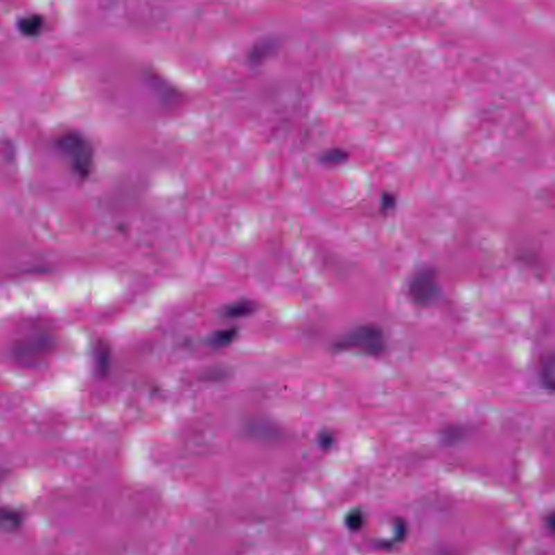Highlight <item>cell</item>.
I'll list each match as a JSON object with an SVG mask.
<instances>
[{
  "instance_id": "e0dca14e",
  "label": "cell",
  "mask_w": 555,
  "mask_h": 555,
  "mask_svg": "<svg viewBox=\"0 0 555 555\" xmlns=\"http://www.w3.org/2000/svg\"><path fill=\"white\" fill-rule=\"evenodd\" d=\"M234 335V334H232L231 331L222 332V335H216V337H215L214 344H217L218 346H222V345L224 344V337H232Z\"/></svg>"
},
{
  "instance_id": "ba28073f",
  "label": "cell",
  "mask_w": 555,
  "mask_h": 555,
  "mask_svg": "<svg viewBox=\"0 0 555 555\" xmlns=\"http://www.w3.org/2000/svg\"><path fill=\"white\" fill-rule=\"evenodd\" d=\"M393 527V537H391L389 540L381 541L380 547H381L382 549L391 550V549L395 548L396 545H400V543L406 540L409 531V526L406 520H403V518H396V520H394Z\"/></svg>"
},
{
  "instance_id": "3957f363",
  "label": "cell",
  "mask_w": 555,
  "mask_h": 555,
  "mask_svg": "<svg viewBox=\"0 0 555 555\" xmlns=\"http://www.w3.org/2000/svg\"><path fill=\"white\" fill-rule=\"evenodd\" d=\"M406 293L409 301L416 308H433L443 297L439 269L433 265L416 267L409 276Z\"/></svg>"
},
{
  "instance_id": "2e32d148",
  "label": "cell",
  "mask_w": 555,
  "mask_h": 555,
  "mask_svg": "<svg viewBox=\"0 0 555 555\" xmlns=\"http://www.w3.org/2000/svg\"><path fill=\"white\" fill-rule=\"evenodd\" d=\"M252 310V306L249 303H238L237 305L230 307L227 315L231 317L245 316Z\"/></svg>"
},
{
  "instance_id": "8992f818",
  "label": "cell",
  "mask_w": 555,
  "mask_h": 555,
  "mask_svg": "<svg viewBox=\"0 0 555 555\" xmlns=\"http://www.w3.org/2000/svg\"><path fill=\"white\" fill-rule=\"evenodd\" d=\"M24 524V516L11 506H0V533H17Z\"/></svg>"
},
{
  "instance_id": "7c38bea8",
  "label": "cell",
  "mask_w": 555,
  "mask_h": 555,
  "mask_svg": "<svg viewBox=\"0 0 555 555\" xmlns=\"http://www.w3.org/2000/svg\"><path fill=\"white\" fill-rule=\"evenodd\" d=\"M349 155L346 150L342 148H332L328 149L320 155V162L326 166H337L343 164L349 159Z\"/></svg>"
},
{
  "instance_id": "7a4b0ae2",
  "label": "cell",
  "mask_w": 555,
  "mask_h": 555,
  "mask_svg": "<svg viewBox=\"0 0 555 555\" xmlns=\"http://www.w3.org/2000/svg\"><path fill=\"white\" fill-rule=\"evenodd\" d=\"M57 344L55 332L46 328L34 330L13 342L10 347L11 360L20 368H39L53 355Z\"/></svg>"
},
{
  "instance_id": "5b68a950",
  "label": "cell",
  "mask_w": 555,
  "mask_h": 555,
  "mask_svg": "<svg viewBox=\"0 0 555 555\" xmlns=\"http://www.w3.org/2000/svg\"><path fill=\"white\" fill-rule=\"evenodd\" d=\"M538 381L545 393L552 395L555 389V357L553 351H549L541 357L538 364Z\"/></svg>"
},
{
  "instance_id": "8fae6325",
  "label": "cell",
  "mask_w": 555,
  "mask_h": 555,
  "mask_svg": "<svg viewBox=\"0 0 555 555\" xmlns=\"http://www.w3.org/2000/svg\"><path fill=\"white\" fill-rule=\"evenodd\" d=\"M367 522V514L361 508H354L346 513L344 518V524L351 531H359L364 527Z\"/></svg>"
},
{
  "instance_id": "277c9868",
  "label": "cell",
  "mask_w": 555,
  "mask_h": 555,
  "mask_svg": "<svg viewBox=\"0 0 555 555\" xmlns=\"http://www.w3.org/2000/svg\"><path fill=\"white\" fill-rule=\"evenodd\" d=\"M55 145L78 178L89 177L95 165V149L87 137L80 132L70 130L59 136Z\"/></svg>"
},
{
  "instance_id": "ac0fdd59",
  "label": "cell",
  "mask_w": 555,
  "mask_h": 555,
  "mask_svg": "<svg viewBox=\"0 0 555 555\" xmlns=\"http://www.w3.org/2000/svg\"><path fill=\"white\" fill-rule=\"evenodd\" d=\"M545 520V524H547V529H549L552 533L553 529H554V513L551 512L550 514H548Z\"/></svg>"
},
{
  "instance_id": "9c48e42d",
  "label": "cell",
  "mask_w": 555,
  "mask_h": 555,
  "mask_svg": "<svg viewBox=\"0 0 555 555\" xmlns=\"http://www.w3.org/2000/svg\"><path fill=\"white\" fill-rule=\"evenodd\" d=\"M468 435V428L464 424L450 423L443 426L441 431V439L446 445H456L464 441Z\"/></svg>"
},
{
  "instance_id": "30bf717a",
  "label": "cell",
  "mask_w": 555,
  "mask_h": 555,
  "mask_svg": "<svg viewBox=\"0 0 555 555\" xmlns=\"http://www.w3.org/2000/svg\"><path fill=\"white\" fill-rule=\"evenodd\" d=\"M274 46H276V43L272 38H264L261 42H257L249 50V61L255 64L262 63L274 53Z\"/></svg>"
},
{
  "instance_id": "9a60e30c",
  "label": "cell",
  "mask_w": 555,
  "mask_h": 555,
  "mask_svg": "<svg viewBox=\"0 0 555 555\" xmlns=\"http://www.w3.org/2000/svg\"><path fill=\"white\" fill-rule=\"evenodd\" d=\"M319 445L324 450H329L335 443V435L332 432L324 431L318 437Z\"/></svg>"
},
{
  "instance_id": "d6986e66",
  "label": "cell",
  "mask_w": 555,
  "mask_h": 555,
  "mask_svg": "<svg viewBox=\"0 0 555 555\" xmlns=\"http://www.w3.org/2000/svg\"><path fill=\"white\" fill-rule=\"evenodd\" d=\"M6 476H7V472H6L5 468H1L0 466V489L3 487V482H5Z\"/></svg>"
},
{
  "instance_id": "52a82bcc",
  "label": "cell",
  "mask_w": 555,
  "mask_h": 555,
  "mask_svg": "<svg viewBox=\"0 0 555 555\" xmlns=\"http://www.w3.org/2000/svg\"><path fill=\"white\" fill-rule=\"evenodd\" d=\"M45 24V20L39 15H30L23 17L18 22L19 30L23 35L28 37H34L42 33Z\"/></svg>"
},
{
  "instance_id": "6da1fadb",
  "label": "cell",
  "mask_w": 555,
  "mask_h": 555,
  "mask_svg": "<svg viewBox=\"0 0 555 555\" xmlns=\"http://www.w3.org/2000/svg\"><path fill=\"white\" fill-rule=\"evenodd\" d=\"M336 354H355L381 359L389 351L385 330L376 322H362L349 328L334 340L331 346Z\"/></svg>"
},
{
  "instance_id": "5bb4252c",
  "label": "cell",
  "mask_w": 555,
  "mask_h": 555,
  "mask_svg": "<svg viewBox=\"0 0 555 555\" xmlns=\"http://www.w3.org/2000/svg\"><path fill=\"white\" fill-rule=\"evenodd\" d=\"M396 203V195L391 193V192H383V193H382L381 206H380V209H381L383 213H389L395 209Z\"/></svg>"
},
{
  "instance_id": "4fadbf2b",
  "label": "cell",
  "mask_w": 555,
  "mask_h": 555,
  "mask_svg": "<svg viewBox=\"0 0 555 555\" xmlns=\"http://www.w3.org/2000/svg\"><path fill=\"white\" fill-rule=\"evenodd\" d=\"M96 362H97V370L100 374H105L109 368V361L110 360V353L109 349L103 343L98 344L95 351Z\"/></svg>"
}]
</instances>
